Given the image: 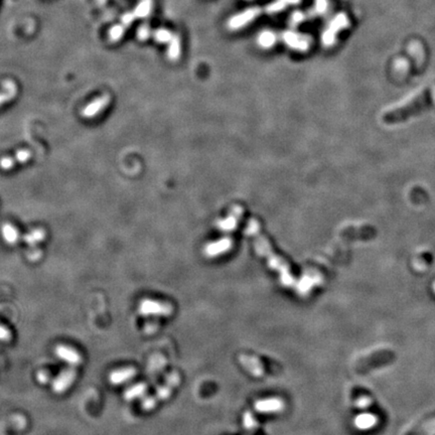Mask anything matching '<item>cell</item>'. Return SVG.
Returning a JSON list of instances; mask_svg holds the SVG:
<instances>
[{
    "instance_id": "7402d4cb",
    "label": "cell",
    "mask_w": 435,
    "mask_h": 435,
    "mask_svg": "<svg viewBox=\"0 0 435 435\" xmlns=\"http://www.w3.org/2000/svg\"><path fill=\"white\" fill-rule=\"evenodd\" d=\"M1 233H2V238L4 239L5 243H7L9 245H14L15 243H17L18 238H19V233L13 225L4 224L1 228Z\"/></svg>"
},
{
    "instance_id": "484cf974",
    "label": "cell",
    "mask_w": 435,
    "mask_h": 435,
    "mask_svg": "<svg viewBox=\"0 0 435 435\" xmlns=\"http://www.w3.org/2000/svg\"><path fill=\"white\" fill-rule=\"evenodd\" d=\"M45 237V232L42 229H34L30 232H28L24 237L23 240L29 245L34 246L37 243L41 242Z\"/></svg>"
},
{
    "instance_id": "d6a6232c",
    "label": "cell",
    "mask_w": 435,
    "mask_h": 435,
    "mask_svg": "<svg viewBox=\"0 0 435 435\" xmlns=\"http://www.w3.org/2000/svg\"><path fill=\"white\" fill-rule=\"evenodd\" d=\"M303 18H304V15L300 11H296L292 14V20L294 23H299Z\"/></svg>"
},
{
    "instance_id": "44dd1931",
    "label": "cell",
    "mask_w": 435,
    "mask_h": 435,
    "mask_svg": "<svg viewBox=\"0 0 435 435\" xmlns=\"http://www.w3.org/2000/svg\"><path fill=\"white\" fill-rule=\"evenodd\" d=\"M276 34L271 30H263L259 33L257 37V43L260 47L268 50L271 49L276 43Z\"/></svg>"
},
{
    "instance_id": "ac0fdd59",
    "label": "cell",
    "mask_w": 435,
    "mask_h": 435,
    "mask_svg": "<svg viewBox=\"0 0 435 435\" xmlns=\"http://www.w3.org/2000/svg\"><path fill=\"white\" fill-rule=\"evenodd\" d=\"M147 391V386L144 383H138L134 384L130 387H128L123 394V397L126 401H133L135 399L143 397Z\"/></svg>"
},
{
    "instance_id": "9a60e30c",
    "label": "cell",
    "mask_w": 435,
    "mask_h": 435,
    "mask_svg": "<svg viewBox=\"0 0 435 435\" xmlns=\"http://www.w3.org/2000/svg\"><path fill=\"white\" fill-rule=\"evenodd\" d=\"M110 102V96L109 95H102L98 98H96L94 101H92L90 104H88L83 110H82V116L85 118H93L96 115H98Z\"/></svg>"
},
{
    "instance_id": "8fae6325",
    "label": "cell",
    "mask_w": 435,
    "mask_h": 435,
    "mask_svg": "<svg viewBox=\"0 0 435 435\" xmlns=\"http://www.w3.org/2000/svg\"><path fill=\"white\" fill-rule=\"evenodd\" d=\"M241 366L254 377H263L265 375V369L260 360L256 357L246 354H241L238 358Z\"/></svg>"
},
{
    "instance_id": "4316f807",
    "label": "cell",
    "mask_w": 435,
    "mask_h": 435,
    "mask_svg": "<svg viewBox=\"0 0 435 435\" xmlns=\"http://www.w3.org/2000/svg\"><path fill=\"white\" fill-rule=\"evenodd\" d=\"M243 424L244 426L248 429V430H253L257 427L258 423L256 421V419L254 418V416L252 415V413L250 412H246L243 416Z\"/></svg>"
},
{
    "instance_id": "2e32d148",
    "label": "cell",
    "mask_w": 435,
    "mask_h": 435,
    "mask_svg": "<svg viewBox=\"0 0 435 435\" xmlns=\"http://www.w3.org/2000/svg\"><path fill=\"white\" fill-rule=\"evenodd\" d=\"M30 157H31V152L29 150L21 149V150H18L13 157L11 156L2 157L0 159V167L4 170H8L17 163L26 162Z\"/></svg>"
},
{
    "instance_id": "9c48e42d",
    "label": "cell",
    "mask_w": 435,
    "mask_h": 435,
    "mask_svg": "<svg viewBox=\"0 0 435 435\" xmlns=\"http://www.w3.org/2000/svg\"><path fill=\"white\" fill-rule=\"evenodd\" d=\"M77 372L73 368L62 371L52 382V390L57 394L65 393L75 382Z\"/></svg>"
},
{
    "instance_id": "e575fe53",
    "label": "cell",
    "mask_w": 435,
    "mask_h": 435,
    "mask_svg": "<svg viewBox=\"0 0 435 435\" xmlns=\"http://www.w3.org/2000/svg\"><path fill=\"white\" fill-rule=\"evenodd\" d=\"M431 93H432V97H433V100H434L435 102V85L432 87V90H431Z\"/></svg>"
},
{
    "instance_id": "7a4b0ae2",
    "label": "cell",
    "mask_w": 435,
    "mask_h": 435,
    "mask_svg": "<svg viewBox=\"0 0 435 435\" xmlns=\"http://www.w3.org/2000/svg\"><path fill=\"white\" fill-rule=\"evenodd\" d=\"M430 104V92L423 90L412 99L404 103L402 106L394 108L384 113L382 119L387 124L402 122L409 117L419 114L425 110Z\"/></svg>"
},
{
    "instance_id": "d6986e66",
    "label": "cell",
    "mask_w": 435,
    "mask_h": 435,
    "mask_svg": "<svg viewBox=\"0 0 435 435\" xmlns=\"http://www.w3.org/2000/svg\"><path fill=\"white\" fill-rule=\"evenodd\" d=\"M16 94H17L16 84L11 80H5L2 83V92H0V106L3 103L13 99Z\"/></svg>"
},
{
    "instance_id": "f546056e",
    "label": "cell",
    "mask_w": 435,
    "mask_h": 435,
    "mask_svg": "<svg viewBox=\"0 0 435 435\" xmlns=\"http://www.w3.org/2000/svg\"><path fill=\"white\" fill-rule=\"evenodd\" d=\"M11 331L0 324V342H9L11 340Z\"/></svg>"
},
{
    "instance_id": "e0dca14e",
    "label": "cell",
    "mask_w": 435,
    "mask_h": 435,
    "mask_svg": "<svg viewBox=\"0 0 435 435\" xmlns=\"http://www.w3.org/2000/svg\"><path fill=\"white\" fill-rule=\"evenodd\" d=\"M321 281V277L316 274L312 275H304L299 283L297 284V291L300 294H307L313 286H315L318 282Z\"/></svg>"
},
{
    "instance_id": "ffe728a7",
    "label": "cell",
    "mask_w": 435,
    "mask_h": 435,
    "mask_svg": "<svg viewBox=\"0 0 435 435\" xmlns=\"http://www.w3.org/2000/svg\"><path fill=\"white\" fill-rule=\"evenodd\" d=\"M230 247H231V241L229 239H225V240H222L218 243H213V244L209 245L206 248L205 252H206L207 256L214 257V256L220 255V254L228 251L230 249Z\"/></svg>"
},
{
    "instance_id": "6da1fadb",
    "label": "cell",
    "mask_w": 435,
    "mask_h": 435,
    "mask_svg": "<svg viewBox=\"0 0 435 435\" xmlns=\"http://www.w3.org/2000/svg\"><path fill=\"white\" fill-rule=\"evenodd\" d=\"M249 229H250V233L252 235H254V237H255V244H256L257 252L260 255L265 256L267 258L269 266L279 272L281 283L284 286H292L294 284V278L290 273L289 267H288L287 263L282 258L276 256L271 251L269 244L260 235V233L258 232V227L254 222H251V224L249 225Z\"/></svg>"
},
{
    "instance_id": "d4e9b609",
    "label": "cell",
    "mask_w": 435,
    "mask_h": 435,
    "mask_svg": "<svg viewBox=\"0 0 435 435\" xmlns=\"http://www.w3.org/2000/svg\"><path fill=\"white\" fill-rule=\"evenodd\" d=\"M299 2H300V0H276L275 2H272L271 4H269L267 6L266 11L270 14L278 13V12L286 9L287 6L298 4Z\"/></svg>"
},
{
    "instance_id": "1f68e13d",
    "label": "cell",
    "mask_w": 435,
    "mask_h": 435,
    "mask_svg": "<svg viewBox=\"0 0 435 435\" xmlns=\"http://www.w3.org/2000/svg\"><path fill=\"white\" fill-rule=\"evenodd\" d=\"M370 424H371V419H370V416H369V415H364V416H361V417H359V418L357 419V425H358L360 428H363V427L369 426Z\"/></svg>"
},
{
    "instance_id": "83f0119b",
    "label": "cell",
    "mask_w": 435,
    "mask_h": 435,
    "mask_svg": "<svg viewBox=\"0 0 435 435\" xmlns=\"http://www.w3.org/2000/svg\"><path fill=\"white\" fill-rule=\"evenodd\" d=\"M433 433H435V425H429L424 426V428L409 430L404 435H429Z\"/></svg>"
},
{
    "instance_id": "603a6c76",
    "label": "cell",
    "mask_w": 435,
    "mask_h": 435,
    "mask_svg": "<svg viewBox=\"0 0 435 435\" xmlns=\"http://www.w3.org/2000/svg\"><path fill=\"white\" fill-rule=\"evenodd\" d=\"M408 52L411 55V57H413V59L415 60L417 69L420 68L424 62V50H423L421 43L416 41V40L411 41L409 44V47H408Z\"/></svg>"
},
{
    "instance_id": "5bb4252c",
    "label": "cell",
    "mask_w": 435,
    "mask_h": 435,
    "mask_svg": "<svg viewBox=\"0 0 435 435\" xmlns=\"http://www.w3.org/2000/svg\"><path fill=\"white\" fill-rule=\"evenodd\" d=\"M137 374V371L135 368L133 367H126V368H121V369H117L112 371L109 374L108 380L110 382V384L115 385V386H119L122 384H125L129 381H131Z\"/></svg>"
},
{
    "instance_id": "4fadbf2b",
    "label": "cell",
    "mask_w": 435,
    "mask_h": 435,
    "mask_svg": "<svg viewBox=\"0 0 435 435\" xmlns=\"http://www.w3.org/2000/svg\"><path fill=\"white\" fill-rule=\"evenodd\" d=\"M254 408L259 413H278L284 409V402L279 398H267L257 401Z\"/></svg>"
},
{
    "instance_id": "30bf717a",
    "label": "cell",
    "mask_w": 435,
    "mask_h": 435,
    "mask_svg": "<svg viewBox=\"0 0 435 435\" xmlns=\"http://www.w3.org/2000/svg\"><path fill=\"white\" fill-rule=\"evenodd\" d=\"M282 39L285 42V44L298 52H306L310 46V39L298 32L287 30L282 34Z\"/></svg>"
},
{
    "instance_id": "3957f363",
    "label": "cell",
    "mask_w": 435,
    "mask_h": 435,
    "mask_svg": "<svg viewBox=\"0 0 435 435\" xmlns=\"http://www.w3.org/2000/svg\"><path fill=\"white\" fill-rule=\"evenodd\" d=\"M153 6V0H140L138 4L131 10L121 16L120 21L113 25L108 31V38L111 42H117L123 37L126 30L132 25L136 19L147 17Z\"/></svg>"
},
{
    "instance_id": "f1b7e54d",
    "label": "cell",
    "mask_w": 435,
    "mask_h": 435,
    "mask_svg": "<svg viewBox=\"0 0 435 435\" xmlns=\"http://www.w3.org/2000/svg\"><path fill=\"white\" fill-rule=\"evenodd\" d=\"M36 380L40 384H47L51 380V374L47 371H39L36 375Z\"/></svg>"
},
{
    "instance_id": "5b68a950",
    "label": "cell",
    "mask_w": 435,
    "mask_h": 435,
    "mask_svg": "<svg viewBox=\"0 0 435 435\" xmlns=\"http://www.w3.org/2000/svg\"><path fill=\"white\" fill-rule=\"evenodd\" d=\"M138 311L142 316H169L173 307L166 302L145 298L139 302Z\"/></svg>"
},
{
    "instance_id": "836d02e7",
    "label": "cell",
    "mask_w": 435,
    "mask_h": 435,
    "mask_svg": "<svg viewBox=\"0 0 435 435\" xmlns=\"http://www.w3.org/2000/svg\"><path fill=\"white\" fill-rule=\"evenodd\" d=\"M406 67H407V63L405 61H400V63L397 64L396 69H397V73H406Z\"/></svg>"
},
{
    "instance_id": "7c38bea8",
    "label": "cell",
    "mask_w": 435,
    "mask_h": 435,
    "mask_svg": "<svg viewBox=\"0 0 435 435\" xmlns=\"http://www.w3.org/2000/svg\"><path fill=\"white\" fill-rule=\"evenodd\" d=\"M55 355L72 367L78 366L82 363V356L79 352L66 345L57 346L55 349Z\"/></svg>"
},
{
    "instance_id": "4dcf8cb0",
    "label": "cell",
    "mask_w": 435,
    "mask_h": 435,
    "mask_svg": "<svg viewBox=\"0 0 435 435\" xmlns=\"http://www.w3.org/2000/svg\"><path fill=\"white\" fill-rule=\"evenodd\" d=\"M327 0H315V10L318 13H324L327 10Z\"/></svg>"
},
{
    "instance_id": "8992f818",
    "label": "cell",
    "mask_w": 435,
    "mask_h": 435,
    "mask_svg": "<svg viewBox=\"0 0 435 435\" xmlns=\"http://www.w3.org/2000/svg\"><path fill=\"white\" fill-rule=\"evenodd\" d=\"M349 18L345 13L336 14L329 22L326 29L323 31L321 41L325 46H331L336 41L337 33L349 26Z\"/></svg>"
},
{
    "instance_id": "ba28073f",
    "label": "cell",
    "mask_w": 435,
    "mask_h": 435,
    "mask_svg": "<svg viewBox=\"0 0 435 435\" xmlns=\"http://www.w3.org/2000/svg\"><path fill=\"white\" fill-rule=\"evenodd\" d=\"M260 14V9L258 7H251L243 12H240L234 16H232L228 21V27L231 30H238L245 26H247L249 23H251L258 15Z\"/></svg>"
},
{
    "instance_id": "52a82bcc",
    "label": "cell",
    "mask_w": 435,
    "mask_h": 435,
    "mask_svg": "<svg viewBox=\"0 0 435 435\" xmlns=\"http://www.w3.org/2000/svg\"><path fill=\"white\" fill-rule=\"evenodd\" d=\"M396 359V353H394L392 350H382L376 352L369 358L364 359L360 364V370H362L363 372H367L373 368L385 367L393 364Z\"/></svg>"
},
{
    "instance_id": "cb8c5ba5",
    "label": "cell",
    "mask_w": 435,
    "mask_h": 435,
    "mask_svg": "<svg viewBox=\"0 0 435 435\" xmlns=\"http://www.w3.org/2000/svg\"><path fill=\"white\" fill-rule=\"evenodd\" d=\"M181 53V41L177 34H174L172 40L167 45V57L170 61H177Z\"/></svg>"
},
{
    "instance_id": "277c9868",
    "label": "cell",
    "mask_w": 435,
    "mask_h": 435,
    "mask_svg": "<svg viewBox=\"0 0 435 435\" xmlns=\"http://www.w3.org/2000/svg\"><path fill=\"white\" fill-rule=\"evenodd\" d=\"M180 383V376L177 372H172L170 373L167 378L165 379L164 384H162L161 386H159L154 395L152 396H147L141 402V408L144 411H150L152 409H154L158 402L166 400L167 398H169V396L171 395L173 389L175 387H177Z\"/></svg>"
}]
</instances>
